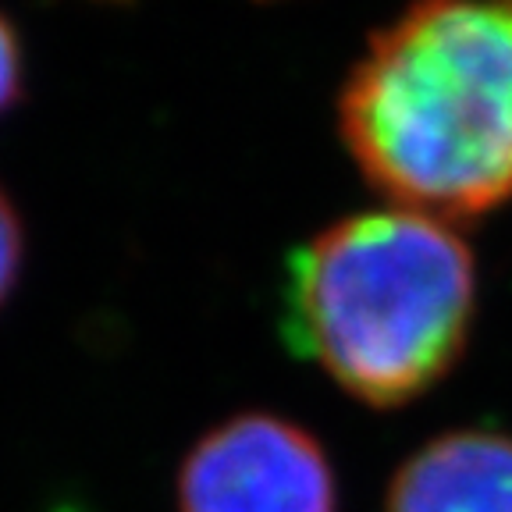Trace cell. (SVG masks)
<instances>
[{"mask_svg": "<svg viewBox=\"0 0 512 512\" xmlns=\"http://www.w3.org/2000/svg\"><path fill=\"white\" fill-rule=\"evenodd\" d=\"M342 136L381 196L480 217L512 196V4H424L374 32L342 89Z\"/></svg>", "mask_w": 512, "mask_h": 512, "instance_id": "cell-1", "label": "cell"}, {"mask_svg": "<svg viewBox=\"0 0 512 512\" xmlns=\"http://www.w3.org/2000/svg\"><path fill=\"white\" fill-rule=\"evenodd\" d=\"M473 296V253L441 221L345 217L288 260L285 338L360 402L402 406L459 360Z\"/></svg>", "mask_w": 512, "mask_h": 512, "instance_id": "cell-2", "label": "cell"}, {"mask_svg": "<svg viewBox=\"0 0 512 512\" xmlns=\"http://www.w3.org/2000/svg\"><path fill=\"white\" fill-rule=\"evenodd\" d=\"M182 512H335L324 448L278 416H235L192 448L178 477Z\"/></svg>", "mask_w": 512, "mask_h": 512, "instance_id": "cell-3", "label": "cell"}, {"mask_svg": "<svg viewBox=\"0 0 512 512\" xmlns=\"http://www.w3.org/2000/svg\"><path fill=\"white\" fill-rule=\"evenodd\" d=\"M388 512H512V438L456 431L431 441L395 473Z\"/></svg>", "mask_w": 512, "mask_h": 512, "instance_id": "cell-4", "label": "cell"}, {"mask_svg": "<svg viewBox=\"0 0 512 512\" xmlns=\"http://www.w3.org/2000/svg\"><path fill=\"white\" fill-rule=\"evenodd\" d=\"M18 264H22V228H18L8 196L0 192V303L8 299L11 285H15Z\"/></svg>", "mask_w": 512, "mask_h": 512, "instance_id": "cell-5", "label": "cell"}, {"mask_svg": "<svg viewBox=\"0 0 512 512\" xmlns=\"http://www.w3.org/2000/svg\"><path fill=\"white\" fill-rule=\"evenodd\" d=\"M22 86V57H18V40L11 25L0 18V111L11 107Z\"/></svg>", "mask_w": 512, "mask_h": 512, "instance_id": "cell-6", "label": "cell"}]
</instances>
